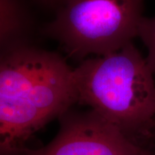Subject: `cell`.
Returning a JSON list of instances; mask_svg holds the SVG:
<instances>
[{"label": "cell", "instance_id": "cell-3", "mask_svg": "<svg viewBox=\"0 0 155 155\" xmlns=\"http://www.w3.org/2000/svg\"><path fill=\"white\" fill-rule=\"evenodd\" d=\"M144 0H65L45 32L75 59L105 55L132 42Z\"/></svg>", "mask_w": 155, "mask_h": 155}, {"label": "cell", "instance_id": "cell-5", "mask_svg": "<svg viewBox=\"0 0 155 155\" xmlns=\"http://www.w3.org/2000/svg\"><path fill=\"white\" fill-rule=\"evenodd\" d=\"M33 22L22 0H0L1 53L30 45Z\"/></svg>", "mask_w": 155, "mask_h": 155}, {"label": "cell", "instance_id": "cell-8", "mask_svg": "<svg viewBox=\"0 0 155 155\" xmlns=\"http://www.w3.org/2000/svg\"><path fill=\"white\" fill-rule=\"evenodd\" d=\"M155 137V120L154 121V124H153V127L152 129V131H151V134H150V139L153 138V137Z\"/></svg>", "mask_w": 155, "mask_h": 155}, {"label": "cell", "instance_id": "cell-1", "mask_svg": "<svg viewBox=\"0 0 155 155\" xmlns=\"http://www.w3.org/2000/svg\"><path fill=\"white\" fill-rule=\"evenodd\" d=\"M77 103L74 68L32 44L1 53V154L18 155L27 141Z\"/></svg>", "mask_w": 155, "mask_h": 155}, {"label": "cell", "instance_id": "cell-9", "mask_svg": "<svg viewBox=\"0 0 155 155\" xmlns=\"http://www.w3.org/2000/svg\"><path fill=\"white\" fill-rule=\"evenodd\" d=\"M154 152H155V149H154Z\"/></svg>", "mask_w": 155, "mask_h": 155}, {"label": "cell", "instance_id": "cell-2", "mask_svg": "<svg viewBox=\"0 0 155 155\" xmlns=\"http://www.w3.org/2000/svg\"><path fill=\"white\" fill-rule=\"evenodd\" d=\"M154 74L132 42L74 68L77 103L144 144L155 120Z\"/></svg>", "mask_w": 155, "mask_h": 155}, {"label": "cell", "instance_id": "cell-7", "mask_svg": "<svg viewBox=\"0 0 155 155\" xmlns=\"http://www.w3.org/2000/svg\"><path fill=\"white\" fill-rule=\"evenodd\" d=\"M40 1H41L42 2L48 5H59L60 7L65 0H40Z\"/></svg>", "mask_w": 155, "mask_h": 155}, {"label": "cell", "instance_id": "cell-4", "mask_svg": "<svg viewBox=\"0 0 155 155\" xmlns=\"http://www.w3.org/2000/svg\"><path fill=\"white\" fill-rule=\"evenodd\" d=\"M59 119L60 129L49 144L25 148L18 155H155L152 147L129 137L91 109H69Z\"/></svg>", "mask_w": 155, "mask_h": 155}, {"label": "cell", "instance_id": "cell-6", "mask_svg": "<svg viewBox=\"0 0 155 155\" xmlns=\"http://www.w3.org/2000/svg\"><path fill=\"white\" fill-rule=\"evenodd\" d=\"M138 36L148 50L147 64L155 75V17H144L139 29Z\"/></svg>", "mask_w": 155, "mask_h": 155}]
</instances>
